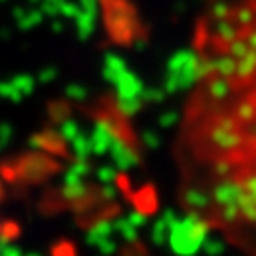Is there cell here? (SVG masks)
Listing matches in <instances>:
<instances>
[{"instance_id":"1","label":"cell","mask_w":256,"mask_h":256,"mask_svg":"<svg viewBox=\"0 0 256 256\" xmlns=\"http://www.w3.org/2000/svg\"><path fill=\"white\" fill-rule=\"evenodd\" d=\"M176 125L188 192L226 222L256 226V0H212L192 36Z\"/></svg>"}]
</instances>
